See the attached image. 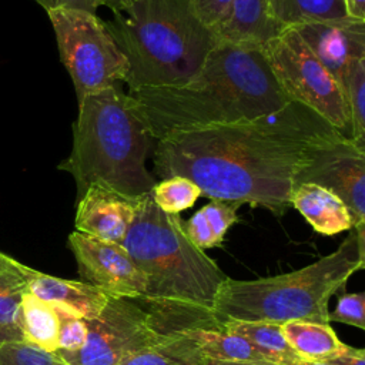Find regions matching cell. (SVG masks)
I'll use <instances>...</instances> for the list:
<instances>
[{"mask_svg":"<svg viewBox=\"0 0 365 365\" xmlns=\"http://www.w3.org/2000/svg\"><path fill=\"white\" fill-rule=\"evenodd\" d=\"M311 108L294 101L268 115L167 135L155 143L154 170L182 175L202 195L282 215L297 175L315 155L345 140Z\"/></svg>","mask_w":365,"mask_h":365,"instance_id":"6da1fadb","label":"cell"},{"mask_svg":"<svg viewBox=\"0 0 365 365\" xmlns=\"http://www.w3.org/2000/svg\"><path fill=\"white\" fill-rule=\"evenodd\" d=\"M153 137L230 124L275 113L294 103L279 87L261 48L218 41L185 84L128 90Z\"/></svg>","mask_w":365,"mask_h":365,"instance_id":"7a4b0ae2","label":"cell"},{"mask_svg":"<svg viewBox=\"0 0 365 365\" xmlns=\"http://www.w3.org/2000/svg\"><path fill=\"white\" fill-rule=\"evenodd\" d=\"M157 140L118 84L78 101L73 147L58 170L73 175L77 198L91 184L143 197L155 185L147 168Z\"/></svg>","mask_w":365,"mask_h":365,"instance_id":"3957f363","label":"cell"},{"mask_svg":"<svg viewBox=\"0 0 365 365\" xmlns=\"http://www.w3.org/2000/svg\"><path fill=\"white\" fill-rule=\"evenodd\" d=\"M128 64V90L190 81L220 41L188 0H134L104 21Z\"/></svg>","mask_w":365,"mask_h":365,"instance_id":"277c9868","label":"cell"},{"mask_svg":"<svg viewBox=\"0 0 365 365\" xmlns=\"http://www.w3.org/2000/svg\"><path fill=\"white\" fill-rule=\"evenodd\" d=\"M349 231L334 252L301 269L251 281L227 277L211 309L215 327L225 321L329 324L331 297L365 267V224Z\"/></svg>","mask_w":365,"mask_h":365,"instance_id":"5b68a950","label":"cell"},{"mask_svg":"<svg viewBox=\"0 0 365 365\" xmlns=\"http://www.w3.org/2000/svg\"><path fill=\"white\" fill-rule=\"evenodd\" d=\"M121 245L145 278V302L211 318L215 295L227 275L187 238L178 214L157 207L151 191L140 197Z\"/></svg>","mask_w":365,"mask_h":365,"instance_id":"8992f818","label":"cell"},{"mask_svg":"<svg viewBox=\"0 0 365 365\" xmlns=\"http://www.w3.org/2000/svg\"><path fill=\"white\" fill-rule=\"evenodd\" d=\"M60 60L70 74L77 101L118 83H125L128 64L108 33L106 23L78 9H51Z\"/></svg>","mask_w":365,"mask_h":365,"instance_id":"52a82bcc","label":"cell"},{"mask_svg":"<svg viewBox=\"0 0 365 365\" xmlns=\"http://www.w3.org/2000/svg\"><path fill=\"white\" fill-rule=\"evenodd\" d=\"M282 91L352 140L351 117L344 91L294 29H284L262 48Z\"/></svg>","mask_w":365,"mask_h":365,"instance_id":"ba28073f","label":"cell"},{"mask_svg":"<svg viewBox=\"0 0 365 365\" xmlns=\"http://www.w3.org/2000/svg\"><path fill=\"white\" fill-rule=\"evenodd\" d=\"M141 302L110 297L100 315L86 321L84 345L77 351L57 349L56 354L70 365H117L128 355L157 344L168 332L187 328L161 325L157 312Z\"/></svg>","mask_w":365,"mask_h":365,"instance_id":"9c48e42d","label":"cell"},{"mask_svg":"<svg viewBox=\"0 0 365 365\" xmlns=\"http://www.w3.org/2000/svg\"><path fill=\"white\" fill-rule=\"evenodd\" d=\"M68 247L84 282L114 298L144 301L145 278L121 244L73 231L68 235Z\"/></svg>","mask_w":365,"mask_h":365,"instance_id":"30bf717a","label":"cell"},{"mask_svg":"<svg viewBox=\"0 0 365 365\" xmlns=\"http://www.w3.org/2000/svg\"><path fill=\"white\" fill-rule=\"evenodd\" d=\"M299 182H314L332 191L346 205L354 227L365 224V150L352 140L321 150L297 175L295 184Z\"/></svg>","mask_w":365,"mask_h":365,"instance_id":"8fae6325","label":"cell"},{"mask_svg":"<svg viewBox=\"0 0 365 365\" xmlns=\"http://www.w3.org/2000/svg\"><path fill=\"white\" fill-rule=\"evenodd\" d=\"M289 29L295 30L336 81L354 60L365 58V21L351 17L325 19Z\"/></svg>","mask_w":365,"mask_h":365,"instance_id":"7c38bea8","label":"cell"},{"mask_svg":"<svg viewBox=\"0 0 365 365\" xmlns=\"http://www.w3.org/2000/svg\"><path fill=\"white\" fill-rule=\"evenodd\" d=\"M140 197L124 195L113 188L91 184L77 198L76 231L121 244L137 211Z\"/></svg>","mask_w":365,"mask_h":365,"instance_id":"4fadbf2b","label":"cell"},{"mask_svg":"<svg viewBox=\"0 0 365 365\" xmlns=\"http://www.w3.org/2000/svg\"><path fill=\"white\" fill-rule=\"evenodd\" d=\"M27 291L86 321L97 318L110 299L107 292L88 282L51 277L33 268L27 272Z\"/></svg>","mask_w":365,"mask_h":365,"instance_id":"5bb4252c","label":"cell"},{"mask_svg":"<svg viewBox=\"0 0 365 365\" xmlns=\"http://www.w3.org/2000/svg\"><path fill=\"white\" fill-rule=\"evenodd\" d=\"M284 29L271 13L269 0H232L217 38L242 47L262 48Z\"/></svg>","mask_w":365,"mask_h":365,"instance_id":"9a60e30c","label":"cell"},{"mask_svg":"<svg viewBox=\"0 0 365 365\" xmlns=\"http://www.w3.org/2000/svg\"><path fill=\"white\" fill-rule=\"evenodd\" d=\"M289 202L322 235H335L354 227L352 217L342 200L318 184H295Z\"/></svg>","mask_w":365,"mask_h":365,"instance_id":"2e32d148","label":"cell"},{"mask_svg":"<svg viewBox=\"0 0 365 365\" xmlns=\"http://www.w3.org/2000/svg\"><path fill=\"white\" fill-rule=\"evenodd\" d=\"M197 327L202 325L171 331L157 344L128 355L117 365H204L205 358L195 336Z\"/></svg>","mask_w":365,"mask_h":365,"instance_id":"e0dca14e","label":"cell"},{"mask_svg":"<svg viewBox=\"0 0 365 365\" xmlns=\"http://www.w3.org/2000/svg\"><path fill=\"white\" fill-rule=\"evenodd\" d=\"M220 329L245 338L268 362L275 365H299L304 359L289 346L281 325L269 322L225 321Z\"/></svg>","mask_w":365,"mask_h":365,"instance_id":"ac0fdd59","label":"cell"},{"mask_svg":"<svg viewBox=\"0 0 365 365\" xmlns=\"http://www.w3.org/2000/svg\"><path fill=\"white\" fill-rule=\"evenodd\" d=\"M289 346L307 361H328L345 346L329 324L289 321L281 325Z\"/></svg>","mask_w":365,"mask_h":365,"instance_id":"d6986e66","label":"cell"},{"mask_svg":"<svg viewBox=\"0 0 365 365\" xmlns=\"http://www.w3.org/2000/svg\"><path fill=\"white\" fill-rule=\"evenodd\" d=\"M30 267L0 272V345L24 342L21 299L27 291Z\"/></svg>","mask_w":365,"mask_h":365,"instance_id":"ffe728a7","label":"cell"},{"mask_svg":"<svg viewBox=\"0 0 365 365\" xmlns=\"http://www.w3.org/2000/svg\"><path fill=\"white\" fill-rule=\"evenodd\" d=\"M23 338L26 344L56 352L58 349L60 319L56 309L46 301L26 291L21 299Z\"/></svg>","mask_w":365,"mask_h":365,"instance_id":"44dd1931","label":"cell"},{"mask_svg":"<svg viewBox=\"0 0 365 365\" xmlns=\"http://www.w3.org/2000/svg\"><path fill=\"white\" fill-rule=\"evenodd\" d=\"M195 336L204 358L227 362H268L245 338L215 327H197Z\"/></svg>","mask_w":365,"mask_h":365,"instance_id":"7402d4cb","label":"cell"},{"mask_svg":"<svg viewBox=\"0 0 365 365\" xmlns=\"http://www.w3.org/2000/svg\"><path fill=\"white\" fill-rule=\"evenodd\" d=\"M269 7L282 29L307 21L348 17L344 0H269Z\"/></svg>","mask_w":365,"mask_h":365,"instance_id":"603a6c76","label":"cell"},{"mask_svg":"<svg viewBox=\"0 0 365 365\" xmlns=\"http://www.w3.org/2000/svg\"><path fill=\"white\" fill-rule=\"evenodd\" d=\"M338 83L344 91L351 117L352 141L365 150V58L354 60Z\"/></svg>","mask_w":365,"mask_h":365,"instance_id":"cb8c5ba5","label":"cell"},{"mask_svg":"<svg viewBox=\"0 0 365 365\" xmlns=\"http://www.w3.org/2000/svg\"><path fill=\"white\" fill-rule=\"evenodd\" d=\"M201 195L200 187L182 175L163 178L151 190V197L157 207L168 214H180L191 208Z\"/></svg>","mask_w":365,"mask_h":365,"instance_id":"d4e9b609","label":"cell"},{"mask_svg":"<svg viewBox=\"0 0 365 365\" xmlns=\"http://www.w3.org/2000/svg\"><path fill=\"white\" fill-rule=\"evenodd\" d=\"M0 365H70L56 352L40 349L26 342L0 345Z\"/></svg>","mask_w":365,"mask_h":365,"instance_id":"484cf974","label":"cell"},{"mask_svg":"<svg viewBox=\"0 0 365 365\" xmlns=\"http://www.w3.org/2000/svg\"><path fill=\"white\" fill-rule=\"evenodd\" d=\"M328 321L342 322L359 329H365V294L342 292L338 297L335 309L328 312Z\"/></svg>","mask_w":365,"mask_h":365,"instance_id":"4316f807","label":"cell"},{"mask_svg":"<svg viewBox=\"0 0 365 365\" xmlns=\"http://www.w3.org/2000/svg\"><path fill=\"white\" fill-rule=\"evenodd\" d=\"M53 307V305H51ZM54 308V307H53ZM58 319V349L60 351H77L87 339V322L83 318L74 317L63 309L54 308Z\"/></svg>","mask_w":365,"mask_h":365,"instance_id":"83f0119b","label":"cell"},{"mask_svg":"<svg viewBox=\"0 0 365 365\" xmlns=\"http://www.w3.org/2000/svg\"><path fill=\"white\" fill-rule=\"evenodd\" d=\"M237 208H238L237 204H231L220 200H211L207 205L201 208L220 245L222 244L224 237L230 230V227L238 221Z\"/></svg>","mask_w":365,"mask_h":365,"instance_id":"f1b7e54d","label":"cell"},{"mask_svg":"<svg viewBox=\"0 0 365 365\" xmlns=\"http://www.w3.org/2000/svg\"><path fill=\"white\" fill-rule=\"evenodd\" d=\"M231 1L232 0H188L197 17L214 33H217L225 21Z\"/></svg>","mask_w":365,"mask_h":365,"instance_id":"f546056e","label":"cell"},{"mask_svg":"<svg viewBox=\"0 0 365 365\" xmlns=\"http://www.w3.org/2000/svg\"><path fill=\"white\" fill-rule=\"evenodd\" d=\"M182 230L187 235V238L200 250H208L212 247H218L214 232L204 215L202 210H198L191 218L185 222H182Z\"/></svg>","mask_w":365,"mask_h":365,"instance_id":"4dcf8cb0","label":"cell"},{"mask_svg":"<svg viewBox=\"0 0 365 365\" xmlns=\"http://www.w3.org/2000/svg\"><path fill=\"white\" fill-rule=\"evenodd\" d=\"M40 4L46 11L51 9H78L90 13H96V10L103 6L101 0H34Z\"/></svg>","mask_w":365,"mask_h":365,"instance_id":"1f68e13d","label":"cell"},{"mask_svg":"<svg viewBox=\"0 0 365 365\" xmlns=\"http://www.w3.org/2000/svg\"><path fill=\"white\" fill-rule=\"evenodd\" d=\"M328 361L334 365H365V351L345 345L339 354Z\"/></svg>","mask_w":365,"mask_h":365,"instance_id":"d6a6232c","label":"cell"},{"mask_svg":"<svg viewBox=\"0 0 365 365\" xmlns=\"http://www.w3.org/2000/svg\"><path fill=\"white\" fill-rule=\"evenodd\" d=\"M344 7L348 17L365 21V0H344Z\"/></svg>","mask_w":365,"mask_h":365,"instance_id":"836d02e7","label":"cell"},{"mask_svg":"<svg viewBox=\"0 0 365 365\" xmlns=\"http://www.w3.org/2000/svg\"><path fill=\"white\" fill-rule=\"evenodd\" d=\"M23 267L21 262L13 259L11 257L0 252V272L3 271H14V269H20Z\"/></svg>","mask_w":365,"mask_h":365,"instance_id":"e575fe53","label":"cell"},{"mask_svg":"<svg viewBox=\"0 0 365 365\" xmlns=\"http://www.w3.org/2000/svg\"><path fill=\"white\" fill-rule=\"evenodd\" d=\"M103 6L108 7L111 11H120L130 6L134 0H101Z\"/></svg>","mask_w":365,"mask_h":365,"instance_id":"d590c367","label":"cell"},{"mask_svg":"<svg viewBox=\"0 0 365 365\" xmlns=\"http://www.w3.org/2000/svg\"><path fill=\"white\" fill-rule=\"evenodd\" d=\"M204 365H275L271 362H227V361H215V359H204Z\"/></svg>","mask_w":365,"mask_h":365,"instance_id":"8d00e7d4","label":"cell"},{"mask_svg":"<svg viewBox=\"0 0 365 365\" xmlns=\"http://www.w3.org/2000/svg\"><path fill=\"white\" fill-rule=\"evenodd\" d=\"M299 365H334L331 361H307L304 359Z\"/></svg>","mask_w":365,"mask_h":365,"instance_id":"74e56055","label":"cell"}]
</instances>
